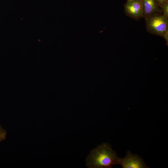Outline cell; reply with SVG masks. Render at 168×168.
<instances>
[{
  "label": "cell",
  "instance_id": "cell-1",
  "mask_svg": "<svg viewBox=\"0 0 168 168\" xmlns=\"http://www.w3.org/2000/svg\"><path fill=\"white\" fill-rule=\"evenodd\" d=\"M119 158L110 144L103 143L91 151L86 158V164L89 168H110L119 164Z\"/></svg>",
  "mask_w": 168,
  "mask_h": 168
},
{
  "label": "cell",
  "instance_id": "cell-2",
  "mask_svg": "<svg viewBox=\"0 0 168 168\" xmlns=\"http://www.w3.org/2000/svg\"><path fill=\"white\" fill-rule=\"evenodd\" d=\"M147 31L151 34L163 37L168 31V19L161 13L145 19Z\"/></svg>",
  "mask_w": 168,
  "mask_h": 168
},
{
  "label": "cell",
  "instance_id": "cell-3",
  "mask_svg": "<svg viewBox=\"0 0 168 168\" xmlns=\"http://www.w3.org/2000/svg\"><path fill=\"white\" fill-rule=\"evenodd\" d=\"M119 164L123 168H148L143 160L138 156L132 153L129 151L127 152L126 156L124 158H119Z\"/></svg>",
  "mask_w": 168,
  "mask_h": 168
},
{
  "label": "cell",
  "instance_id": "cell-4",
  "mask_svg": "<svg viewBox=\"0 0 168 168\" xmlns=\"http://www.w3.org/2000/svg\"><path fill=\"white\" fill-rule=\"evenodd\" d=\"M126 15L136 20L143 16V10L141 0H127L124 6Z\"/></svg>",
  "mask_w": 168,
  "mask_h": 168
},
{
  "label": "cell",
  "instance_id": "cell-5",
  "mask_svg": "<svg viewBox=\"0 0 168 168\" xmlns=\"http://www.w3.org/2000/svg\"><path fill=\"white\" fill-rule=\"evenodd\" d=\"M145 19L154 14L161 13V8L155 0H141Z\"/></svg>",
  "mask_w": 168,
  "mask_h": 168
},
{
  "label": "cell",
  "instance_id": "cell-6",
  "mask_svg": "<svg viewBox=\"0 0 168 168\" xmlns=\"http://www.w3.org/2000/svg\"><path fill=\"white\" fill-rule=\"evenodd\" d=\"M162 15L166 17H168V2L160 7Z\"/></svg>",
  "mask_w": 168,
  "mask_h": 168
},
{
  "label": "cell",
  "instance_id": "cell-7",
  "mask_svg": "<svg viewBox=\"0 0 168 168\" xmlns=\"http://www.w3.org/2000/svg\"><path fill=\"white\" fill-rule=\"evenodd\" d=\"M6 135V132L0 128V142L5 139Z\"/></svg>",
  "mask_w": 168,
  "mask_h": 168
},
{
  "label": "cell",
  "instance_id": "cell-8",
  "mask_svg": "<svg viewBox=\"0 0 168 168\" xmlns=\"http://www.w3.org/2000/svg\"><path fill=\"white\" fill-rule=\"evenodd\" d=\"M160 7L164 4L168 2V0H155Z\"/></svg>",
  "mask_w": 168,
  "mask_h": 168
},
{
  "label": "cell",
  "instance_id": "cell-9",
  "mask_svg": "<svg viewBox=\"0 0 168 168\" xmlns=\"http://www.w3.org/2000/svg\"><path fill=\"white\" fill-rule=\"evenodd\" d=\"M163 38H164V39L165 40L166 42V44L168 45V31H167L164 34Z\"/></svg>",
  "mask_w": 168,
  "mask_h": 168
}]
</instances>
